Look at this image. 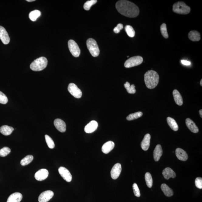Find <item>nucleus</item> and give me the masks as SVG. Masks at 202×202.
Wrapping results in <instances>:
<instances>
[{"label": "nucleus", "mask_w": 202, "mask_h": 202, "mask_svg": "<svg viewBox=\"0 0 202 202\" xmlns=\"http://www.w3.org/2000/svg\"><path fill=\"white\" fill-rule=\"evenodd\" d=\"M200 85H201V86H202V80L201 79V81H200Z\"/></svg>", "instance_id": "45"}, {"label": "nucleus", "mask_w": 202, "mask_h": 202, "mask_svg": "<svg viewBox=\"0 0 202 202\" xmlns=\"http://www.w3.org/2000/svg\"><path fill=\"white\" fill-rule=\"evenodd\" d=\"M125 30L127 34L131 38L135 36V32L133 27L130 25H127L125 27Z\"/></svg>", "instance_id": "33"}, {"label": "nucleus", "mask_w": 202, "mask_h": 202, "mask_svg": "<svg viewBox=\"0 0 202 202\" xmlns=\"http://www.w3.org/2000/svg\"><path fill=\"white\" fill-rule=\"evenodd\" d=\"M162 174L164 178L167 179V180H169L170 178H174L176 177V174L175 172L169 167L165 168L163 170Z\"/></svg>", "instance_id": "18"}, {"label": "nucleus", "mask_w": 202, "mask_h": 202, "mask_svg": "<svg viewBox=\"0 0 202 202\" xmlns=\"http://www.w3.org/2000/svg\"><path fill=\"white\" fill-rule=\"evenodd\" d=\"M114 146L115 143L114 142L111 141H108L105 143L102 147V151L105 154H108L112 151Z\"/></svg>", "instance_id": "20"}, {"label": "nucleus", "mask_w": 202, "mask_h": 202, "mask_svg": "<svg viewBox=\"0 0 202 202\" xmlns=\"http://www.w3.org/2000/svg\"><path fill=\"white\" fill-rule=\"evenodd\" d=\"M144 80L147 88L150 89L154 88L159 81V76L156 71L148 70L145 74Z\"/></svg>", "instance_id": "2"}, {"label": "nucleus", "mask_w": 202, "mask_h": 202, "mask_svg": "<svg viewBox=\"0 0 202 202\" xmlns=\"http://www.w3.org/2000/svg\"><path fill=\"white\" fill-rule=\"evenodd\" d=\"M97 2V0H91L86 2L84 4V8L85 10H89L91 6L96 4Z\"/></svg>", "instance_id": "35"}, {"label": "nucleus", "mask_w": 202, "mask_h": 202, "mask_svg": "<svg viewBox=\"0 0 202 202\" xmlns=\"http://www.w3.org/2000/svg\"><path fill=\"white\" fill-rule=\"evenodd\" d=\"M160 30L162 35L165 38H169V35L167 32V26L165 23H163L161 26Z\"/></svg>", "instance_id": "34"}, {"label": "nucleus", "mask_w": 202, "mask_h": 202, "mask_svg": "<svg viewBox=\"0 0 202 202\" xmlns=\"http://www.w3.org/2000/svg\"><path fill=\"white\" fill-rule=\"evenodd\" d=\"M188 37L192 41H198L201 39V36L199 32L196 30H192L188 34Z\"/></svg>", "instance_id": "24"}, {"label": "nucleus", "mask_w": 202, "mask_h": 202, "mask_svg": "<svg viewBox=\"0 0 202 202\" xmlns=\"http://www.w3.org/2000/svg\"><path fill=\"white\" fill-rule=\"evenodd\" d=\"M68 90L70 94L75 98H80L82 96V92L77 85L74 83H70L68 87Z\"/></svg>", "instance_id": "8"}, {"label": "nucleus", "mask_w": 202, "mask_h": 202, "mask_svg": "<svg viewBox=\"0 0 202 202\" xmlns=\"http://www.w3.org/2000/svg\"><path fill=\"white\" fill-rule=\"evenodd\" d=\"M132 188H133V192L135 196L137 197H140V193L138 185L136 183H134L132 185Z\"/></svg>", "instance_id": "39"}, {"label": "nucleus", "mask_w": 202, "mask_h": 202, "mask_svg": "<svg viewBox=\"0 0 202 202\" xmlns=\"http://www.w3.org/2000/svg\"><path fill=\"white\" fill-rule=\"evenodd\" d=\"M145 179L147 186L151 188L153 185V179L151 174L147 172L145 174Z\"/></svg>", "instance_id": "32"}, {"label": "nucleus", "mask_w": 202, "mask_h": 202, "mask_svg": "<svg viewBox=\"0 0 202 202\" xmlns=\"http://www.w3.org/2000/svg\"><path fill=\"white\" fill-rule=\"evenodd\" d=\"M143 62V58L140 56H134L125 61L124 63L125 67L130 68L140 65Z\"/></svg>", "instance_id": "6"}, {"label": "nucleus", "mask_w": 202, "mask_h": 202, "mask_svg": "<svg viewBox=\"0 0 202 202\" xmlns=\"http://www.w3.org/2000/svg\"><path fill=\"white\" fill-rule=\"evenodd\" d=\"M48 64L47 59L46 57L42 56L38 58L32 63L30 68L34 71H40L46 68Z\"/></svg>", "instance_id": "3"}, {"label": "nucleus", "mask_w": 202, "mask_h": 202, "mask_svg": "<svg viewBox=\"0 0 202 202\" xmlns=\"http://www.w3.org/2000/svg\"><path fill=\"white\" fill-rule=\"evenodd\" d=\"M163 154V149L161 145H158L153 151V158L156 161H159Z\"/></svg>", "instance_id": "22"}, {"label": "nucleus", "mask_w": 202, "mask_h": 202, "mask_svg": "<svg viewBox=\"0 0 202 202\" xmlns=\"http://www.w3.org/2000/svg\"><path fill=\"white\" fill-rule=\"evenodd\" d=\"M69 51L72 55L75 57H78L80 53V48L77 43L73 40H70L68 42Z\"/></svg>", "instance_id": "7"}, {"label": "nucleus", "mask_w": 202, "mask_h": 202, "mask_svg": "<svg viewBox=\"0 0 202 202\" xmlns=\"http://www.w3.org/2000/svg\"><path fill=\"white\" fill-rule=\"evenodd\" d=\"M98 127V123L95 121H92L85 126V132L87 133H91L96 131Z\"/></svg>", "instance_id": "14"}, {"label": "nucleus", "mask_w": 202, "mask_h": 202, "mask_svg": "<svg viewBox=\"0 0 202 202\" xmlns=\"http://www.w3.org/2000/svg\"><path fill=\"white\" fill-rule=\"evenodd\" d=\"M14 130L13 128L6 125H3L0 128V132L5 135H10Z\"/></svg>", "instance_id": "26"}, {"label": "nucleus", "mask_w": 202, "mask_h": 202, "mask_svg": "<svg viewBox=\"0 0 202 202\" xmlns=\"http://www.w3.org/2000/svg\"><path fill=\"white\" fill-rule=\"evenodd\" d=\"M143 113L141 111L133 113L130 114L127 117L126 119L128 121H132L139 118L143 115Z\"/></svg>", "instance_id": "31"}, {"label": "nucleus", "mask_w": 202, "mask_h": 202, "mask_svg": "<svg viewBox=\"0 0 202 202\" xmlns=\"http://www.w3.org/2000/svg\"><path fill=\"white\" fill-rule=\"evenodd\" d=\"M181 62L182 64H183L184 65L189 66L191 64V63L190 61L185 60H181Z\"/></svg>", "instance_id": "42"}, {"label": "nucleus", "mask_w": 202, "mask_h": 202, "mask_svg": "<svg viewBox=\"0 0 202 202\" xmlns=\"http://www.w3.org/2000/svg\"><path fill=\"white\" fill-rule=\"evenodd\" d=\"M124 86L128 93L134 94L136 92V90L135 89V86L134 84L131 85L128 82H127L125 84H124Z\"/></svg>", "instance_id": "30"}, {"label": "nucleus", "mask_w": 202, "mask_h": 202, "mask_svg": "<svg viewBox=\"0 0 202 202\" xmlns=\"http://www.w3.org/2000/svg\"><path fill=\"white\" fill-rule=\"evenodd\" d=\"M195 186L197 188L202 189V179L201 177H197L195 180Z\"/></svg>", "instance_id": "40"}, {"label": "nucleus", "mask_w": 202, "mask_h": 202, "mask_svg": "<svg viewBox=\"0 0 202 202\" xmlns=\"http://www.w3.org/2000/svg\"><path fill=\"white\" fill-rule=\"evenodd\" d=\"M0 39L5 45L9 44L10 40L7 32L2 26H0Z\"/></svg>", "instance_id": "12"}, {"label": "nucleus", "mask_w": 202, "mask_h": 202, "mask_svg": "<svg viewBox=\"0 0 202 202\" xmlns=\"http://www.w3.org/2000/svg\"><path fill=\"white\" fill-rule=\"evenodd\" d=\"M186 124L188 128L190 131L193 132V133H196L199 132L198 127H197L194 122L191 119L189 118H187L186 119Z\"/></svg>", "instance_id": "17"}, {"label": "nucleus", "mask_w": 202, "mask_h": 202, "mask_svg": "<svg viewBox=\"0 0 202 202\" xmlns=\"http://www.w3.org/2000/svg\"><path fill=\"white\" fill-rule=\"evenodd\" d=\"M161 189L164 192V195L168 197H170L174 194V192L172 189L169 187L166 184L163 183L161 185Z\"/></svg>", "instance_id": "25"}, {"label": "nucleus", "mask_w": 202, "mask_h": 202, "mask_svg": "<svg viewBox=\"0 0 202 202\" xmlns=\"http://www.w3.org/2000/svg\"><path fill=\"white\" fill-rule=\"evenodd\" d=\"M173 11L176 13L186 15L190 13V8L183 2H178L173 5Z\"/></svg>", "instance_id": "4"}, {"label": "nucleus", "mask_w": 202, "mask_h": 202, "mask_svg": "<svg viewBox=\"0 0 202 202\" xmlns=\"http://www.w3.org/2000/svg\"><path fill=\"white\" fill-rule=\"evenodd\" d=\"M123 28V25L122 24L119 23L115 27L114 31L115 33H118Z\"/></svg>", "instance_id": "41"}, {"label": "nucleus", "mask_w": 202, "mask_h": 202, "mask_svg": "<svg viewBox=\"0 0 202 202\" xmlns=\"http://www.w3.org/2000/svg\"><path fill=\"white\" fill-rule=\"evenodd\" d=\"M199 113L200 116H201V118L202 117V109L200 110L199 111Z\"/></svg>", "instance_id": "43"}, {"label": "nucleus", "mask_w": 202, "mask_h": 202, "mask_svg": "<svg viewBox=\"0 0 202 202\" xmlns=\"http://www.w3.org/2000/svg\"><path fill=\"white\" fill-rule=\"evenodd\" d=\"M122 170L121 165L119 163H117L113 166L111 169V174L112 179L115 180L118 178Z\"/></svg>", "instance_id": "11"}, {"label": "nucleus", "mask_w": 202, "mask_h": 202, "mask_svg": "<svg viewBox=\"0 0 202 202\" xmlns=\"http://www.w3.org/2000/svg\"><path fill=\"white\" fill-rule=\"evenodd\" d=\"M54 193L51 190H46L40 194L38 198L39 202H47L53 198Z\"/></svg>", "instance_id": "9"}, {"label": "nucleus", "mask_w": 202, "mask_h": 202, "mask_svg": "<svg viewBox=\"0 0 202 202\" xmlns=\"http://www.w3.org/2000/svg\"><path fill=\"white\" fill-rule=\"evenodd\" d=\"M8 99L6 95L2 92L0 91V103L6 104L8 103Z\"/></svg>", "instance_id": "38"}, {"label": "nucleus", "mask_w": 202, "mask_h": 202, "mask_svg": "<svg viewBox=\"0 0 202 202\" xmlns=\"http://www.w3.org/2000/svg\"><path fill=\"white\" fill-rule=\"evenodd\" d=\"M22 198V194L19 192H15L9 196L7 202H20Z\"/></svg>", "instance_id": "21"}, {"label": "nucleus", "mask_w": 202, "mask_h": 202, "mask_svg": "<svg viewBox=\"0 0 202 202\" xmlns=\"http://www.w3.org/2000/svg\"><path fill=\"white\" fill-rule=\"evenodd\" d=\"M59 172L63 178L68 182L72 180V176L69 171L65 167H61L59 168Z\"/></svg>", "instance_id": "10"}, {"label": "nucleus", "mask_w": 202, "mask_h": 202, "mask_svg": "<svg viewBox=\"0 0 202 202\" xmlns=\"http://www.w3.org/2000/svg\"><path fill=\"white\" fill-rule=\"evenodd\" d=\"M45 139H46V143L48 147L51 149L54 148L55 147V144L51 137L49 135H45Z\"/></svg>", "instance_id": "36"}, {"label": "nucleus", "mask_w": 202, "mask_h": 202, "mask_svg": "<svg viewBox=\"0 0 202 202\" xmlns=\"http://www.w3.org/2000/svg\"><path fill=\"white\" fill-rule=\"evenodd\" d=\"M48 174L49 172L46 169H42L36 173L35 177L37 180L43 181L47 178Z\"/></svg>", "instance_id": "13"}, {"label": "nucleus", "mask_w": 202, "mask_h": 202, "mask_svg": "<svg viewBox=\"0 0 202 202\" xmlns=\"http://www.w3.org/2000/svg\"><path fill=\"white\" fill-rule=\"evenodd\" d=\"M176 155L177 157L180 161H186L188 158V155L186 152L182 149L177 148L176 150Z\"/></svg>", "instance_id": "16"}, {"label": "nucleus", "mask_w": 202, "mask_h": 202, "mask_svg": "<svg viewBox=\"0 0 202 202\" xmlns=\"http://www.w3.org/2000/svg\"><path fill=\"white\" fill-rule=\"evenodd\" d=\"M33 156L32 155H28L21 161L20 164L22 166H25L29 164L33 160Z\"/></svg>", "instance_id": "29"}, {"label": "nucleus", "mask_w": 202, "mask_h": 202, "mask_svg": "<svg viewBox=\"0 0 202 202\" xmlns=\"http://www.w3.org/2000/svg\"><path fill=\"white\" fill-rule=\"evenodd\" d=\"M10 149L9 147H5L0 149V156L5 157L11 152Z\"/></svg>", "instance_id": "37"}, {"label": "nucleus", "mask_w": 202, "mask_h": 202, "mask_svg": "<svg viewBox=\"0 0 202 202\" xmlns=\"http://www.w3.org/2000/svg\"><path fill=\"white\" fill-rule=\"evenodd\" d=\"M167 120L168 124L173 130L174 131H177L178 130V125L174 119L170 117H168L167 118Z\"/></svg>", "instance_id": "27"}, {"label": "nucleus", "mask_w": 202, "mask_h": 202, "mask_svg": "<svg viewBox=\"0 0 202 202\" xmlns=\"http://www.w3.org/2000/svg\"><path fill=\"white\" fill-rule=\"evenodd\" d=\"M41 15V12L38 10L31 11L29 14V17L32 22H35Z\"/></svg>", "instance_id": "28"}, {"label": "nucleus", "mask_w": 202, "mask_h": 202, "mask_svg": "<svg viewBox=\"0 0 202 202\" xmlns=\"http://www.w3.org/2000/svg\"><path fill=\"white\" fill-rule=\"evenodd\" d=\"M116 8L119 13L127 17H136L140 13L138 6L133 3L126 0L118 1L116 4Z\"/></svg>", "instance_id": "1"}, {"label": "nucleus", "mask_w": 202, "mask_h": 202, "mask_svg": "<svg viewBox=\"0 0 202 202\" xmlns=\"http://www.w3.org/2000/svg\"><path fill=\"white\" fill-rule=\"evenodd\" d=\"M174 101L177 105L181 106L183 104L182 97L179 91L177 90H174L173 92Z\"/></svg>", "instance_id": "23"}, {"label": "nucleus", "mask_w": 202, "mask_h": 202, "mask_svg": "<svg viewBox=\"0 0 202 202\" xmlns=\"http://www.w3.org/2000/svg\"><path fill=\"white\" fill-rule=\"evenodd\" d=\"M28 2H33L35 1V0H27L26 1Z\"/></svg>", "instance_id": "44"}, {"label": "nucleus", "mask_w": 202, "mask_h": 202, "mask_svg": "<svg viewBox=\"0 0 202 202\" xmlns=\"http://www.w3.org/2000/svg\"><path fill=\"white\" fill-rule=\"evenodd\" d=\"M150 139H151V135L149 134H146L141 143V148L144 151H147L149 148Z\"/></svg>", "instance_id": "19"}, {"label": "nucleus", "mask_w": 202, "mask_h": 202, "mask_svg": "<svg viewBox=\"0 0 202 202\" xmlns=\"http://www.w3.org/2000/svg\"><path fill=\"white\" fill-rule=\"evenodd\" d=\"M55 127L61 132H65L66 131V124L63 121L60 119H56L54 121Z\"/></svg>", "instance_id": "15"}, {"label": "nucleus", "mask_w": 202, "mask_h": 202, "mask_svg": "<svg viewBox=\"0 0 202 202\" xmlns=\"http://www.w3.org/2000/svg\"><path fill=\"white\" fill-rule=\"evenodd\" d=\"M87 48L92 56L97 57L100 54V50L96 41L93 38L88 39L87 41Z\"/></svg>", "instance_id": "5"}]
</instances>
